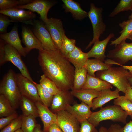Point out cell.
<instances>
[{"instance_id": "6da1fadb", "label": "cell", "mask_w": 132, "mask_h": 132, "mask_svg": "<svg viewBox=\"0 0 132 132\" xmlns=\"http://www.w3.org/2000/svg\"><path fill=\"white\" fill-rule=\"evenodd\" d=\"M38 59L44 74L54 82L60 90H72L75 68L59 49L39 50Z\"/></svg>"}, {"instance_id": "7a4b0ae2", "label": "cell", "mask_w": 132, "mask_h": 132, "mask_svg": "<svg viewBox=\"0 0 132 132\" xmlns=\"http://www.w3.org/2000/svg\"><path fill=\"white\" fill-rule=\"evenodd\" d=\"M130 75L128 70L121 66H112L108 69L97 72L96 76L110 84L125 94L130 84L128 78Z\"/></svg>"}, {"instance_id": "3957f363", "label": "cell", "mask_w": 132, "mask_h": 132, "mask_svg": "<svg viewBox=\"0 0 132 132\" xmlns=\"http://www.w3.org/2000/svg\"><path fill=\"white\" fill-rule=\"evenodd\" d=\"M128 115L119 106L114 105L102 108L98 111L92 112L87 120L96 127L101 121L107 120L125 124Z\"/></svg>"}, {"instance_id": "277c9868", "label": "cell", "mask_w": 132, "mask_h": 132, "mask_svg": "<svg viewBox=\"0 0 132 132\" xmlns=\"http://www.w3.org/2000/svg\"><path fill=\"white\" fill-rule=\"evenodd\" d=\"M0 94L9 101L14 109L17 107L22 95L18 86L16 74L12 70L10 69L0 82Z\"/></svg>"}, {"instance_id": "5b68a950", "label": "cell", "mask_w": 132, "mask_h": 132, "mask_svg": "<svg viewBox=\"0 0 132 132\" xmlns=\"http://www.w3.org/2000/svg\"><path fill=\"white\" fill-rule=\"evenodd\" d=\"M124 40L109 51L107 56L109 59L105 63L109 64L124 65L129 61H132V43Z\"/></svg>"}, {"instance_id": "8992f818", "label": "cell", "mask_w": 132, "mask_h": 132, "mask_svg": "<svg viewBox=\"0 0 132 132\" xmlns=\"http://www.w3.org/2000/svg\"><path fill=\"white\" fill-rule=\"evenodd\" d=\"M102 11V8L96 7L92 3L90 4V10L88 12V17L92 23L93 37L92 40L86 48V49L90 47L96 41L99 40L101 35L105 30L106 26L103 21Z\"/></svg>"}, {"instance_id": "52a82bcc", "label": "cell", "mask_w": 132, "mask_h": 132, "mask_svg": "<svg viewBox=\"0 0 132 132\" xmlns=\"http://www.w3.org/2000/svg\"><path fill=\"white\" fill-rule=\"evenodd\" d=\"M4 51V63L8 61L11 63L18 69L22 76L33 81L25 64L21 59V55L18 52L6 43Z\"/></svg>"}, {"instance_id": "ba28073f", "label": "cell", "mask_w": 132, "mask_h": 132, "mask_svg": "<svg viewBox=\"0 0 132 132\" xmlns=\"http://www.w3.org/2000/svg\"><path fill=\"white\" fill-rule=\"evenodd\" d=\"M56 3V1L35 0L29 4L15 7L18 9H26L33 12H36L40 15L41 19L45 23L48 19L47 14L49 10Z\"/></svg>"}, {"instance_id": "9c48e42d", "label": "cell", "mask_w": 132, "mask_h": 132, "mask_svg": "<svg viewBox=\"0 0 132 132\" xmlns=\"http://www.w3.org/2000/svg\"><path fill=\"white\" fill-rule=\"evenodd\" d=\"M18 86L22 95L31 100L34 102L41 103L37 88L33 83L21 73L16 74Z\"/></svg>"}, {"instance_id": "30bf717a", "label": "cell", "mask_w": 132, "mask_h": 132, "mask_svg": "<svg viewBox=\"0 0 132 132\" xmlns=\"http://www.w3.org/2000/svg\"><path fill=\"white\" fill-rule=\"evenodd\" d=\"M44 23L55 44L60 50L65 34L62 21L59 19L51 17Z\"/></svg>"}, {"instance_id": "8fae6325", "label": "cell", "mask_w": 132, "mask_h": 132, "mask_svg": "<svg viewBox=\"0 0 132 132\" xmlns=\"http://www.w3.org/2000/svg\"><path fill=\"white\" fill-rule=\"evenodd\" d=\"M56 113L57 124L63 132H79L80 122L70 113L64 110Z\"/></svg>"}, {"instance_id": "7c38bea8", "label": "cell", "mask_w": 132, "mask_h": 132, "mask_svg": "<svg viewBox=\"0 0 132 132\" xmlns=\"http://www.w3.org/2000/svg\"><path fill=\"white\" fill-rule=\"evenodd\" d=\"M33 33L41 43L44 50L50 51L58 49L55 44L51 37L45 24L39 21L34 22Z\"/></svg>"}, {"instance_id": "4fadbf2b", "label": "cell", "mask_w": 132, "mask_h": 132, "mask_svg": "<svg viewBox=\"0 0 132 132\" xmlns=\"http://www.w3.org/2000/svg\"><path fill=\"white\" fill-rule=\"evenodd\" d=\"M69 91H60L54 95L51 105V110L55 113L61 111L66 110L67 106L75 102Z\"/></svg>"}, {"instance_id": "5bb4252c", "label": "cell", "mask_w": 132, "mask_h": 132, "mask_svg": "<svg viewBox=\"0 0 132 132\" xmlns=\"http://www.w3.org/2000/svg\"><path fill=\"white\" fill-rule=\"evenodd\" d=\"M0 13L9 17L11 20L15 21L16 22L31 25L33 24L32 22V20L36 16L35 13L30 11L18 9L15 7L0 10Z\"/></svg>"}, {"instance_id": "9a60e30c", "label": "cell", "mask_w": 132, "mask_h": 132, "mask_svg": "<svg viewBox=\"0 0 132 132\" xmlns=\"http://www.w3.org/2000/svg\"><path fill=\"white\" fill-rule=\"evenodd\" d=\"M37 108L39 116L43 125V132H49L50 127L54 123H57V115L51 111L48 107L39 102H34Z\"/></svg>"}, {"instance_id": "2e32d148", "label": "cell", "mask_w": 132, "mask_h": 132, "mask_svg": "<svg viewBox=\"0 0 132 132\" xmlns=\"http://www.w3.org/2000/svg\"><path fill=\"white\" fill-rule=\"evenodd\" d=\"M0 39L15 49L21 55L25 57L27 55L25 47L21 43L19 38L17 27L15 26L8 33L1 34Z\"/></svg>"}, {"instance_id": "e0dca14e", "label": "cell", "mask_w": 132, "mask_h": 132, "mask_svg": "<svg viewBox=\"0 0 132 132\" xmlns=\"http://www.w3.org/2000/svg\"><path fill=\"white\" fill-rule=\"evenodd\" d=\"M91 107L83 102L78 104L76 102L72 105H69L67 107L66 110L70 113L80 122L87 120L92 112Z\"/></svg>"}, {"instance_id": "ac0fdd59", "label": "cell", "mask_w": 132, "mask_h": 132, "mask_svg": "<svg viewBox=\"0 0 132 132\" xmlns=\"http://www.w3.org/2000/svg\"><path fill=\"white\" fill-rule=\"evenodd\" d=\"M114 36V33H111L104 39L102 41L99 40L96 41L91 49L87 53L88 58L93 57L103 61H105L106 46L110 40Z\"/></svg>"}, {"instance_id": "d6986e66", "label": "cell", "mask_w": 132, "mask_h": 132, "mask_svg": "<svg viewBox=\"0 0 132 132\" xmlns=\"http://www.w3.org/2000/svg\"><path fill=\"white\" fill-rule=\"evenodd\" d=\"M22 41L25 46L27 54L32 49H36L39 51L44 50L41 44L34 33L28 28L24 27L22 29Z\"/></svg>"}, {"instance_id": "ffe728a7", "label": "cell", "mask_w": 132, "mask_h": 132, "mask_svg": "<svg viewBox=\"0 0 132 132\" xmlns=\"http://www.w3.org/2000/svg\"><path fill=\"white\" fill-rule=\"evenodd\" d=\"M120 91L117 88L114 91L110 89L103 90L99 92L98 96L92 101L91 108L93 110L102 107L105 104L120 96Z\"/></svg>"}, {"instance_id": "44dd1931", "label": "cell", "mask_w": 132, "mask_h": 132, "mask_svg": "<svg viewBox=\"0 0 132 132\" xmlns=\"http://www.w3.org/2000/svg\"><path fill=\"white\" fill-rule=\"evenodd\" d=\"M62 1L65 11L70 12L75 19L81 20L88 16V13L82 9L78 3L72 0Z\"/></svg>"}, {"instance_id": "7402d4cb", "label": "cell", "mask_w": 132, "mask_h": 132, "mask_svg": "<svg viewBox=\"0 0 132 132\" xmlns=\"http://www.w3.org/2000/svg\"><path fill=\"white\" fill-rule=\"evenodd\" d=\"M67 58L76 69L84 67L88 59L87 53L83 52L76 46Z\"/></svg>"}, {"instance_id": "603a6c76", "label": "cell", "mask_w": 132, "mask_h": 132, "mask_svg": "<svg viewBox=\"0 0 132 132\" xmlns=\"http://www.w3.org/2000/svg\"><path fill=\"white\" fill-rule=\"evenodd\" d=\"M112 88L113 86L109 83L87 74L86 82L82 88L92 89L100 92Z\"/></svg>"}, {"instance_id": "cb8c5ba5", "label": "cell", "mask_w": 132, "mask_h": 132, "mask_svg": "<svg viewBox=\"0 0 132 132\" xmlns=\"http://www.w3.org/2000/svg\"><path fill=\"white\" fill-rule=\"evenodd\" d=\"M100 92L92 89L82 88L72 90V95L91 108L93 100L99 95Z\"/></svg>"}, {"instance_id": "d4e9b609", "label": "cell", "mask_w": 132, "mask_h": 132, "mask_svg": "<svg viewBox=\"0 0 132 132\" xmlns=\"http://www.w3.org/2000/svg\"><path fill=\"white\" fill-rule=\"evenodd\" d=\"M112 66V65L106 64L98 59H88L84 67L86 70L88 74L94 77H96L95 72L108 69Z\"/></svg>"}, {"instance_id": "484cf974", "label": "cell", "mask_w": 132, "mask_h": 132, "mask_svg": "<svg viewBox=\"0 0 132 132\" xmlns=\"http://www.w3.org/2000/svg\"><path fill=\"white\" fill-rule=\"evenodd\" d=\"M19 104L23 115L32 116L35 118L39 116L35 103L31 100L22 95Z\"/></svg>"}, {"instance_id": "4316f807", "label": "cell", "mask_w": 132, "mask_h": 132, "mask_svg": "<svg viewBox=\"0 0 132 132\" xmlns=\"http://www.w3.org/2000/svg\"><path fill=\"white\" fill-rule=\"evenodd\" d=\"M122 30L120 32V35L115 40L111 42L110 45L116 46L122 41L126 40L132 34V19L124 21L119 24Z\"/></svg>"}, {"instance_id": "83f0119b", "label": "cell", "mask_w": 132, "mask_h": 132, "mask_svg": "<svg viewBox=\"0 0 132 132\" xmlns=\"http://www.w3.org/2000/svg\"><path fill=\"white\" fill-rule=\"evenodd\" d=\"M87 72L84 67L79 69H75L73 85L72 90L82 89L85 84L87 78Z\"/></svg>"}, {"instance_id": "f1b7e54d", "label": "cell", "mask_w": 132, "mask_h": 132, "mask_svg": "<svg viewBox=\"0 0 132 132\" xmlns=\"http://www.w3.org/2000/svg\"><path fill=\"white\" fill-rule=\"evenodd\" d=\"M39 83L44 89L53 95L56 94L60 90L55 83L44 74L41 76Z\"/></svg>"}, {"instance_id": "f546056e", "label": "cell", "mask_w": 132, "mask_h": 132, "mask_svg": "<svg viewBox=\"0 0 132 132\" xmlns=\"http://www.w3.org/2000/svg\"><path fill=\"white\" fill-rule=\"evenodd\" d=\"M16 113L9 101L3 95H0V117H6Z\"/></svg>"}, {"instance_id": "4dcf8cb0", "label": "cell", "mask_w": 132, "mask_h": 132, "mask_svg": "<svg viewBox=\"0 0 132 132\" xmlns=\"http://www.w3.org/2000/svg\"><path fill=\"white\" fill-rule=\"evenodd\" d=\"M113 103L119 106L128 115L132 116V103L124 96H120L114 99Z\"/></svg>"}, {"instance_id": "1f68e13d", "label": "cell", "mask_w": 132, "mask_h": 132, "mask_svg": "<svg viewBox=\"0 0 132 132\" xmlns=\"http://www.w3.org/2000/svg\"><path fill=\"white\" fill-rule=\"evenodd\" d=\"M76 43L75 40L69 39L65 34L60 50L63 55L67 57L75 48L76 46Z\"/></svg>"}, {"instance_id": "d6a6232c", "label": "cell", "mask_w": 132, "mask_h": 132, "mask_svg": "<svg viewBox=\"0 0 132 132\" xmlns=\"http://www.w3.org/2000/svg\"><path fill=\"white\" fill-rule=\"evenodd\" d=\"M33 82L37 88L38 94L42 103L48 107L50 106L53 95L44 89L40 84H37L34 81Z\"/></svg>"}, {"instance_id": "836d02e7", "label": "cell", "mask_w": 132, "mask_h": 132, "mask_svg": "<svg viewBox=\"0 0 132 132\" xmlns=\"http://www.w3.org/2000/svg\"><path fill=\"white\" fill-rule=\"evenodd\" d=\"M35 118L32 116L22 115L21 129L23 132H33L37 124Z\"/></svg>"}, {"instance_id": "e575fe53", "label": "cell", "mask_w": 132, "mask_h": 132, "mask_svg": "<svg viewBox=\"0 0 132 132\" xmlns=\"http://www.w3.org/2000/svg\"><path fill=\"white\" fill-rule=\"evenodd\" d=\"M132 8V0H121L109 16L113 17L120 12L131 10Z\"/></svg>"}, {"instance_id": "d590c367", "label": "cell", "mask_w": 132, "mask_h": 132, "mask_svg": "<svg viewBox=\"0 0 132 132\" xmlns=\"http://www.w3.org/2000/svg\"><path fill=\"white\" fill-rule=\"evenodd\" d=\"M22 115L18 116L3 129L0 132H15L21 128Z\"/></svg>"}, {"instance_id": "8d00e7d4", "label": "cell", "mask_w": 132, "mask_h": 132, "mask_svg": "<svg viewBox=\"0 0 132 132\" xmlns=\"http://www.w3.org/2000/svg\"><path fill=\"white\" fill-rule=\"evenodd\" d=\"M21 4V0H0V10L7 9Z\"/></svg>"}, {"instance_id": "74e56055", "label": "cell", "mask_w": 132, "mask_h": 132, "mask_svg": "<svg viewBox=\"0 0 132 132\" xmlns=\"http://www.w3.org/2000/svg\"><path fill=\"white\" fill-rule=\"evenodd\" d=\"M7 16L2 14H0V33L1 34L6 33L8 26L11 22H16L15 21L10 20Z\"/></svg>"}, {"instance_id": "f35d334b", "label": "cell", "mask_w": 132, "mask_h": 132, "mask_svg": "<svg viewBox=\"0 0 132 132\" xmlns=\"http://www.w3.org/2000/svg\"><path fill=\"white\" fill-rule=\"evenodd\" d=\"M80 128L79 132H98L94 125L87 120L80 122Z\"/></svg>"}, {"instance_id": "ab89813d", "label": "cell", "mask_w": 132, "mask_h": 132, "mask_svg": "<svg viewBox=\"0 0 132 132\" xmlns=\"http://www.w3.org/2000/svg\"><path fill=\"white\" fill-rule=\"evenodd\" d=\"M18 116L17 113H15L5 117H1L0 119V129L5 127Z\"/></svg>"}, {"instance_id": "60d3db41", "label": "cell", "mask_w": 132, "mask_h": 132, "mask_svg": "<svg viewBox=\"0 0 132 132\" xmlns=\"http://www.w3.org/2000/svg\"><path fill=\"white\" fill-rule=\"evenodd\" d=\"M5 42L3 40L0 39V65H2L4 64V59L5 55L4 47Z\"/></svg>"}, {"instance_id": "b9f144b4", "label": "cell", "mask_w": 132, "mask_h": 132, "mask_svg": "<svg viewBox=\"0 0 132 132\" xmlns=\"http://www.w3.org/2000/svg\"><path fill=\"white\" fill-rule=\"evenodd\" d=\"M123 127L115 124H111L108 129L107 132H124Z\"/></svg>"}, {"instance_id": "7bdbcfd3", "label": "cell", "mask_w": 132, "mask_h": 132, "mask_svg": "<svg viewBox=\"0 0 132 132\" xmlns=\"http://www.w3.org/2000/svg\"><path fill=\"white\" fill-rule=\"evenodd\" d=\"M49 132H63L57 123H54L50 126L49 129Z\"/></svg>"}, {"instance_id": "ee69618b", "label": "cell", "mask_w": 132, "mask_h": 132, "mask_svg": "<svg viewBox=\"0 0 132 132\" xmlns=\"http://www.w3.org/2000/svg\"><path fill=\"white\" fill-rule=\"evenodd\" d=\"M124 96L132 103V88L130 84L127 88Z\"/></svg>"}, {"instance_id": "f6af8a7d", "label": "cell", "mask_w": 132, "mask_h": 132, "mask_svg": "<svg viewBox=\"0 0 132 132\" xmlns=\"http://www.w3.org/2000/svg\"><path fill=\"white\" fill-rule=\"evenodd\" d=\"M123 128L124 132H132V120L126 123Z\"/></svg>"}, {"instance_id": "bcb514c9", "label": "cell", "mask_w": 132, "mask_h": 132, "mask_svg": "<svg viewBox=\"0 0 132 132\" xmlns=\"http://www.w3.org/2000/svg\"><path fill=\"white\" fill-rule=\"evenodd\" d=\"M123 67L125 69L128 70L131 75H132V66H128L124 65H119Z\"/></svg>"}, {"instance_id": "7dc6e473", "label": "cell", "mask_w": 132, "mask_h": 132, "mask_svg": "<svg viewBox=\"0 0 132 132\" xmlns=\"http://www.w3.org/2000/svg\"><path fill=\"white\" fill-rule=\"evenodd\" d=\"M33 132H43L41 130V125L39 124H37Z\"/></svg>"}, {"instance_id": "c3c4849f", "label": "cell", "mask_w": 132, "mask_h": 132, "mask_svg": "<svg viewBox=\"0 0 132 132\" xmlns=\"http://www.w3.org/2000/svg\"><path fill=\"white\" fill-rule=\"evenodd\" d=\"M98 132H107L108 129L105 127L101 126L99 128Z\"/></svg>"}, {"instance_id": "681fc988", "label": "cell", "mask_w": 132, "mask_h": 132, "mask_svg": "<svg viewBox=\"0 0 132 132\" xmlns=\"http://www.w3.org/2000/svg\"><path fill=\"white\" fill-rule=\"evenodd\" d=\"M128 80L129 83L132 88V75L131 74L129 77L128 78Z\"/></svg>"}, {"instance_id": "f907efd6", "label": "cell", "mask_w": 132, "mask_h": 132, "mask_svg": "<svg viewBox=\"0 0 132 132\" xmlns=\"http://www.w3.org/2000/svg\"><path fill=\"white\" fill-rule=\"evenodd\" d=\"M131 13L130 15L128 17L129 19H132V8L131 10Z\"/></svg>"}, {"instance_id": "816d5d0a", "label": "cell", "mask_w": 132, "mask_h": 132, "mask_svg": "<svg viewBox=\"0 0 132 132\" xmlns=\"http://www.w3.org/2000/svg\"><path fill=\"white\" fill-rule=\"evenodd\" d=\"M15 132H23L21 129L20 128L16 131Z\"/></svg>"}, {"instance_id": "f5cc1de1", "label": "cell", "mask_w": 132, "mask_h": 132, "mask_svg": "<svg viewBox=\"0 0 132 132\" xmlns=\"http://www.w3.org/2000/svg\"><path fill=\"white\" fill-rule=\"evenodd\" d=\"M127 39H129L132 41V34Z\"/></svg>"}, {"instance_id": "db71d44e", "label": "cell", "mask_w": 132, "mask_h": 132, "mask_svg": "<svg viewBox=\"0 0 132 132\" xmlns=\"http://www.w3.org/2000/svg\"><path fill=\"white\" fill-rule=\"evenodd\" d=\"M130 117L131 118V119H132V116H130Z\"/></svg>"}]
</instances>
